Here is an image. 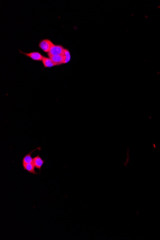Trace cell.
Wrapping results in <instances>:
<instances>
[{
    "label": "cell",
    "mask_w": 160,
    "mask_h": 240,
    "mask_svg": "<svg viewBox=\"0 0 160 240\" xmlns=\"http://www.w3.org/2000/svg\"><path fill=\"white\" fill-rule=\"evenodd\" d=\"M46 160H43L41 158L40 155H38L37 156L34 157L33 160V163L35 168H37V169H39L40 171L44 163L46 162Z\"/></svg>",
    "instance_id": "obj_4"
},
{
    "label": "cell",
    "mask_w": 160,
    "mask_h": 240,
    "mask_svg": "<svg viewBox=\"0 0 160 240\" xmlns=\"http://www.w3.org/2000/svg\"><path fill=\"white\" fill-rule=\"evenodd\" d=\"M19 51L20 53L24 54L26 57H29L34 61H42L43 59L44 58L42 55H41L40 52H33L26 53L21 51L20 50H19Z\"/></svg>",
    "instance_id": "obj_3"
},
{
    "label": "cell",
    "mask_w": 160,
    "mask_h": 240,
    "mask_svg": "<svg viewBox=\"0 0 160 240\" xmlns=\"http://www.w3.org/2000/svg\"><path fill=\"white\" fill-rule=\"evenodd\" d=\"M42 61L45 68H51L56 66L54 62L51 59H50V58L44 57Z\"/></svg>",
    "instance_id": "obj_8"
},
{
    "label": "cell",
    "mask_w": 160,
    "mask_h": 240,
    "mask_svg": "<svg viewBox=\"0 0 160 240\" xmlns=\"http://www.w3.org/2000/svg\"><path fill=\"white\" fill-rule=\"evenodd\" d=\"M49 57L50 59H51L54 62L56 66L64 64V61L65 60V56L64 55V53L62 55H57V56H50Z\"/></svg>",
    "instance_id": "obj_5"
},
{
    "label": "cell",
    "mask_w": 160,
    "mask_h": 240,
    "mask_svg": "<svg viewBox=\"0 0 160 240\" xmlns=\"http://www.w3.org/2000/svg\"><path fill=\"white\" fill-rule=\"evenodd\" d=\"M54 44L49 39H44L40 41L39 46L45 52L49 53L51 49L54 46Z\"/></svg>",
    "instance_id": "obj_1"
},
{
    "label": "cell",
    "mask_w": 160,
    "mask_h": 240,
    "mask_svg": "<svg viewBox=\"0 0 160 240\" xmlns=\"http://www.w3.org/2000/svg\"><path fill=\"white\" fill-rule=\"evenodd\" d=\"M22 164L24 169L29 172V173L33 174H38L40 173L35 172V167L33 163H25V164Z\"/></svg>",
    "instance_id": "obj_7"
},
{
    "label": "cell",
    "mask_w": 160,
    "mask_h": 240,
    "mask_svg": "<svg viewBox=\"0 0 160 240\" xmlns=\"http://www.w3.org/2000/svg\"><path fill=\"white\" fill-rule=\"evenodd\" d=\"M64 48L61 45H55L51 49V51L48 53V56H57V55L64 54Z\"/></svg>",
    "instance_id": "obj_2"
},
{
    "label": "cell",
    "mask_w": 160,
    "mask_h": 240,
    "mask_svg": "<svg viewBox=\"0 0 160 240\" xmlns=\"http://www.w3.org/2000/svg\"><path fill=\"white\" fill-rule=\"evenodd\" d=\"M39 150L40 151L41 150L40 147H38L37 149H35V150H33L31 152H29L28 154H26L24 157H23V159L22 160V164H25V163H33V158L32 157L31 154L33 152H34L35 151H37V150Z\"/></svg>",
    "instance_id": "obj_6"
},
{
    "label": "cell",
    "mask_w": 160,
    "mask_h": 240,
    "mask_svg": "<svg viewBox=\"0 0 160 240\" xmlns=\"http://www.w3.org/2000/svg\"><path fill=\"white\" fill-rule=\"evenodd\" d=\"M64 53L65 56V60L64 61V64H66L71 61V54H70V51L66 49H64Z\"/></svg>",
    "instance_id": "obj_9"
}]
</instances>
